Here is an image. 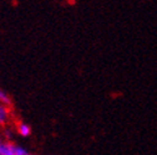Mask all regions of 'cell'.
Returning <instances> with one entry per match:
<instances>
[{"label":"cell","mask_w":157,"mask_h":155,"mask_svg":"<svg viewBox=\"0 0 157 155\" xmlns=\"http://www.w3.org/2000/svg\"><path fill=\"white\" fill-rule=\"evenodd\" d=\"M17 133L20 134L21 137H29L31 134V128L25 123H20L17 125Z\"/></svg>","instance_id":"3957f363"},{"label":"cell","mask_w":157,"mask_h":155,"mask_svg":"<svg viewBox=\"0 0 157 155\" xmlns=\"http://www.w3.org/2000/svg\"><path fill=\"white\" fill-rule=\"evenodd\" d=\"M3 143V140H2V135H0V144H2Z\"/></svg>","instance_id":"8992f818"},{"label":"cell","mask_w":157,"mask_h":155,"mask_svg":"<svg viewBox=\"0 0 157 155\" xmlns=\"http://www.w3.org/2000/svg\"><path fill=\"white\" fill-rule=\"evenodd\" d=\"M0 104H3L5 107H10L11 106V99H10V97L4 92L0 89Z\"/></svg>","instance_id":"277c9868"},{"label":"cell","mask_w":157,"mask_h":155,"mask_svg":"<svg viewBox=\"0 0 157 155\" xmlns=\"http://www.w3.org/2000/svg\"><path fill=\"white\" fill-rule=\"evenodd\" d=\"M4 134H5V137H6V138H10V137H11V132H9V130H5Z\"/></svg>","instance_id":"5b68a950"},{"label":"cell","mask_w":157,"mask_h":155,"mask_svg":"<svg viewBox=\"0 0 157 155\" xmlns=\"http://www.w3.org/2000/svg\"><path fill=\"white\" fill-rule=\"evenodd\" d=\"M9 119V109L8 107L0 104V125H3Z\"/></svg>","instance_id":"7a4b0ae2"},{"label":"cell","mask_w":157,"mask_h":155,"mask_svg":"<svg viewBox=\"0 0 157 155\" xmlns=\"http://www.w3.org/2000/svg\"><path fill=\"white\" fill-rule=\"evenodd\" d=\"M0 155H29V153L11 142H3L0 144Z\"/></svg>","instance_id":"6da1fadb"}]
</instances>
